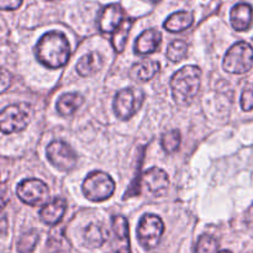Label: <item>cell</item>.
<instances>
[{"label": "cell", "mask_w": 253, "mask_h": 253, "mask_svg": "<svg viewBox=\"0 0 253 253\" xmlns=\"http://www.w3.org/2000/svg\"><path fill=\"white\" fill-rule=\"evenodd\" d=\"M36 56L40 63L47 68H62L71 56L68 40L62 32H47L37 42Z\"/></svg>", "instance_id": "cell-1"}, {"label": "cell", "mask_w": 253, "mask_h": 253, "mask_svg": "<svg viewBox=\"0 0 253 253\" xmlns=\"http://www.w3.org/2000/svg\"><path fill=\"white\" fill-rule=\"evenodd\" d=\"M202 83V69L197 66H185L173 74L170 89L175 103L179 106L192 104Z\"/></svg>", "instance_id": "cell-2"}, {"label": "cell", "mask_w": 253, "mask_h": 253, "mask_svg": "<svg viewBox=\"0 0 253 253\" xmlns=\"http://www.w3.org/2000/svg\"><path fill=\"white\" fill-rule=\"evenodd\" d=\"M83 194L91 202H104L115 192V183L106 173L95 170L88 174L82 185Z\"/></svg>", "instance_id": "cell-3"}, {"label": "cell", "mask_w": 253, "mask_h": 253, "mask_svg": "<svg viewBox=\"0 0 253 253\" xmlns=\"http://www.w3.org/2000/svg\"><path fill=\"white\" fill-rule=\"evenodd\" d=\"M253 66V48L250 43L240 41L235 43L225 54L222 67L232 74L247 73Z\"/></svg>", "instance_id": "cell-4"}, {"label": "cell", "mask_w": 253, "mask_h": 253, "mask_svg": "<svg viewBox=\"0 0 253 253\" xmlns=\"http://www.w3.org/2000/svg\"><path fill=\"white\" fill-rule=\"evenodd\" d=\"M31 120V106L14 104L2 109L0 114V128L2 133H15L26 128Z\"/></svg>", "instance_id": "cell-5"}, {"label": "cell", "mask_w": 253, "mask_h": 253, "mask_svg": "<svg viewBox=\"0 0 253 253\" xmlns=\"http://www.w3.org/2000/svg\"><path fill=\"white\" fill-rule=\"evenodd\" d=\"M143 99H145V94L141 89L135 88V86L121 89L114 99V113L121 120H128L141 108Z\"/></svg>", "instance_id": "cell-6"}, {"label": "cell", "mask_w": 253, "mask_h": 253, "mask_svg": "<svg viewBox=\"0 0 253 253\" xmlns=\"http://www.w3.org/2000/svg\"><path fill=\"white\" fill-rule=\"evenodd\" d=\"M165 232L162 219L155 214H147L141 217L137 227V239L141 246L146 250H152L158 246Z\"/></svg>", "instance_id": "cell-7"}, {"label": "cell", "mask_w": 253, "mask_h": 253, "mask_svg": "<svg viewBox=\"0 0 253 253\" xmlns=\"http://www.w3.org/2000/svg\"><path fill=\"white\" fill-rule=\"evenodd\" d=\"M16 194L22 203L31 207L42 205L49 198V190L46 183L42 180L31 178L25 179L17 185Z\"/></svg>", "instance_id": "cell-8"}, {"label": "cell", "mask_w": 253, "mask_h": 253, "mask_svg": "<svg viewBox=\"0 0 253 253\" xmlns=\"http://www.w3.org/2000/svg\"><path fill=\"white\" fill-rule=\"evenodd\" d=\"M47 158L56 168L61 170L73 169L77 165V153L63 141H53L46 150Z\"/></svg>", "instance_id": "cell-9"}, {"label": "cell", "mask_w": 253, "mask_h": 253, "mask_svg": "<svg viewBox=\"0 0 253 253\" xmlns=\"http://www.w3.org/2000/svg\"><path fill=\"white\" fill-rule=\"evenodd\" d=\"M124 21V10L120 5L111 4L104 7L99 15L98 25L101 32L110 34L115 32L116 29Z\"/></svg>", "instance_id": "cell-10"}, {"label": "cell", "mask_w": 253, "mask_h": 253, "mask_svg": "<svg viewBox=\"0 0 253 253\" xmlns=\"http://www.w3.org/2000/svg\"><path fill=\"white\" fill-rule=\"evenodd\" d=\"M162 41V34L156 29H150L143 31L137 37L135 42V53L140 56H146L157 51Z\"/></svg>", "instance_id": "cell-11"}, {"label": "cell", "mask_w": 253, "mask_h": 253, "mask_svg": "<svg viewBox=\"0 0 253 253\" xmlns=\"http://www.w3.org/2000/svg\"><path fill=\"white\" fill-rule=\"evenodd\" d=\"M66 200L62 199V198H56V199L51 200V202L47 203L46 205L41 208L40 217H41L44 224L49 225V226H54L62 220L64 212H66Z\"/></svg>", "instance_id": "cell-12"}, {"label": "cell", "mask_w": 253, "mask_h": 253, "mask_svg": "<svg viewBox=\"0 0 253 253\" xmlns=\"http://www.w3.org/2000/svg\"><path fill=\"white\" fill-rule=\"evenodd\" d=\"M142 180L146 187L148 188V190L152 192L153 194H163L169 185L168 174L158 167H153L146 170Z\"/></svg>", "instance_id": "cell-13"}, {"label": "cell", "mask_w": 253, "mask_h": 253, "mask_svg": "<svg viewBox=\"0 0 253 253\" xmlns=\"http://www.w3.org/2000/svg\"><path fill=\"white\" fill-rule=\"evenodd\" d=\"M253 10L249 4H237L235 5L230 12V21L232 27L237 31H245L249 29L252 24Z\"/></svg>", "instance_id": "cell-14"}, {"label": "cell", "mask_w": 253, "mask_h": 253, "mask_svg": "<svg viewBox=\"0 0 253 253\" xmlns=\"http://www.w3.org/2000/svg\"><path fill=\"white\" fill-rule=\"evenodd\" d=\"M160 63L153 59H143L135 63L130 69V77L135 81L147 82L152 79L160 71Z\"/></svg>", "instance_id": "cell-15"}, {"label": "cell", "mask_w": 253, "mask_h": 253, "mask_svg": "<svg viewBox=\"0 0 253 253\" xmlns=\"http://www.w3.org/2000/svg\"><path fill=\"white\" fill-rule=\"evenodd\" d=\"M84 98L79 93H66L57 100V111L61 116H71L83 105Z\"/></svg>", "instance_id": "cell-16"}, {"label": "cell", "mask_w": 253, "mask_h": 253, "mask_svg": "<svg viewBox=\"0 0 253 253\" xmlns=\"http://www.w3.org/2000/svg\"><path fill=\"white\" fill-rule=\"evenodd\" d=\"M103 67V58L98 52L86 53L79 59L77 64V72L82 77H89L95 74Z\"/></svg>", "instance_id": "cell-17"}, {"label": "cell", "mask_w": 253, "mask_h": 253, "mask_svg": "<svg viewBox=\"0 0 253 253\" xmlns=\"http://www.w3.org/2000/svg\"><path fill=\"white\" fill-rule=\"evenodd\" d=\"M194 17L190 12L188 11H178L170 15L167 20L165 21L163 26L167 31L177 34V32H182L187 30L188 27L192 26Z\"/></svg>", "instance_id": "cell-18"}, {"label": "cell", "mask_w": 253, "mask_h": 253, "mask_svg": "<svg viewBox=\"0 0 253 253\" xmlns=\"http://www.w3.org/2000/svg\"><path fill=\"white\" fill-rule=\"evenodd\" d=\"M83 236L85 244L95 249V247L103 246L104 242L106 241V237H108V232L104 229L103 225L93 222L84 229Z\"/></svg>", "instance_id": "cell-19"}, {"label": "cell", "mask_w": 253, "mask_h": 253, "mask_svg": "<svg viewBox=\"0 0 253 253\" xmlns=\"http://www.w3.org/2000/svg\"><path fill=\"white\" fill-rule=\"evenodd\" d=\"M133 24L132 19H125L123 24L116 29V31L113 34V39H111V43H113L114 48L116 52H123L125 48V44L127 42L128 34H130L131 26Z\"/></svg>", "instance_id": "cell-20"}, {"label": "cell", "mask_w": 253, "mask_h": 253, "mask_svg": "<svg viewBox=\"0 0 253 253\" xmlns=\"http://www.w3.org/2000/svg\"><path fill=\"white\" fill-rule=\"evenodd\" d=\"M188 53V43L182 40H175L168 46L167 57L172 62H180Z\"/></svg>", "instance_id": "cell-21"}, {"label": "cell", "mask_w": 253, "mask_h": 253, "mask_svg": "<svg viewBox=\"0 0 253 253\" xmlns=\"http://www.w3.org/2000/svg\"><path fill=\"white\" fill-rule=\"evenodd\" d=\"M39 239V234L35 230L25 232L20 237L19 242H17V251H19V253H31L35 250V247H36Z\"/></svg>", "instance_id": "cell-22"}, {"label": "cell", "mask_w": 253, "mask_h": 253, "mask_svg": "<svg viewBox=\"0 0 253 253\" xmlns=\"http://www.w3.org/2000/svg\"><path fill=\"white\" fill-rule=\"evenodd\" d=\"M180 141V132L178 130H170L163 135L162 140H161V145H162L163 150L167 153H173L179 148Z\"/></svg>", "instance_id": "cell-23"}, {"label": "cell", "mask_w": 253, "mask_h": 253, "mask_svg": "<svg viewBox=\"0 0 253 253\" xmlns=\"http://www.w3.org/2000/svg\"><path fill=\"white\" fill-rule=\"evenodd\" d=\"M113 230L115 232L116 237L124 241H127L128 239V222L121 215H116L113 217Z\"/></svg>", "instance_id": "cell-24"}, {"label": "cell", "mask_w": 253, "mask_h": 253, "mask_svg": "<svg viewBox=\"0 0 253 253\" xmlns=\"http://www.w3.org/2000/svg\"><path fill=\"white\" fill-rule=\"evenodd\" d=\"M217 252V241L211 236L203 235L198 241L195 253H216Z\"/></svg>", "instance_id": "cell-25"}, {"label": "cell", "mask_w": 253, "mask_h": 253, "mask_svg": "<svg viewBox=\"0 0 253 253\" xmlns=\"http://www.w3.org/2000/svg\"><path fill=\"white\" fill-rule=\"evenodd\" d=\"M241 106L245 111L253 110V85L246 86L242 91Z\"/></svg>", "instance_id": "cell-26"}, {"label": "cell", "mask_w": 253, "mask_h": 253, "mask_svg": "<svg viewBox=\"0 0 253 253\" xmlns=\"http://www.w3.org/2000/svg\"><path fill=\"white\" fill-rule=\"evenodd\" d=\"M21 4L22 0H0V7L2 10H16Z\"/></svg>", "instance_id": "cell-27"}, {"label": "cell", "mask_w": 253, "mask_h": 253, "mask_svg": "<svg viewBox=\"0 0 253 253\" xmlns=\"http://www.w3.org/2000/svg\"><path fill=\"white\" fill-rule=\"evenodd\" d=\"M10 84V74L7 73L6 69H2L1 71V91H5L7 89Z\"/></svg>", "instance_id": "cell-28"}, {"label": "cell", "mask_w": 253, "mask_h": 253, "mask_svg": "<svg viewBox=\"0 0 253 253\" xmlns=\"http://www.w3.org/2000/svg\"><path fill=\"white\" fill-rule=\"evenodd\" d=\"M116 253H131V252H130V250L124 249V250H120V251H118Z\"/></svg>", "instance_id": "cell-29"}, {"label": "cell", "mask_w": 253, "mask_h": 253, "mask_svg": "<svg viewBox=\"0 0 253 253\" xmlns=\"http://www.w3.org/2000/svg\"><path fill=\"white\" fill-rule=\"evenodd\" d=\"M219 253H232V252H230V251H227V250H224V251H220Z\"/></svg>", "instance_id": "cell-30"}, {"label": "cell", "mask_w": 253, "mask_h": 253, "mask_svg": "<svg viewBox=\"0 0 253 253\" xmlns=\"http://www.w3.org/2000/svg\"><path fill=\"white\" fill-rule=\"evenodd\" d=\"M150 1H152V2H157L158 0H150Z\"/></svg>", "instance_id": "cell-31"}]
</instances>
